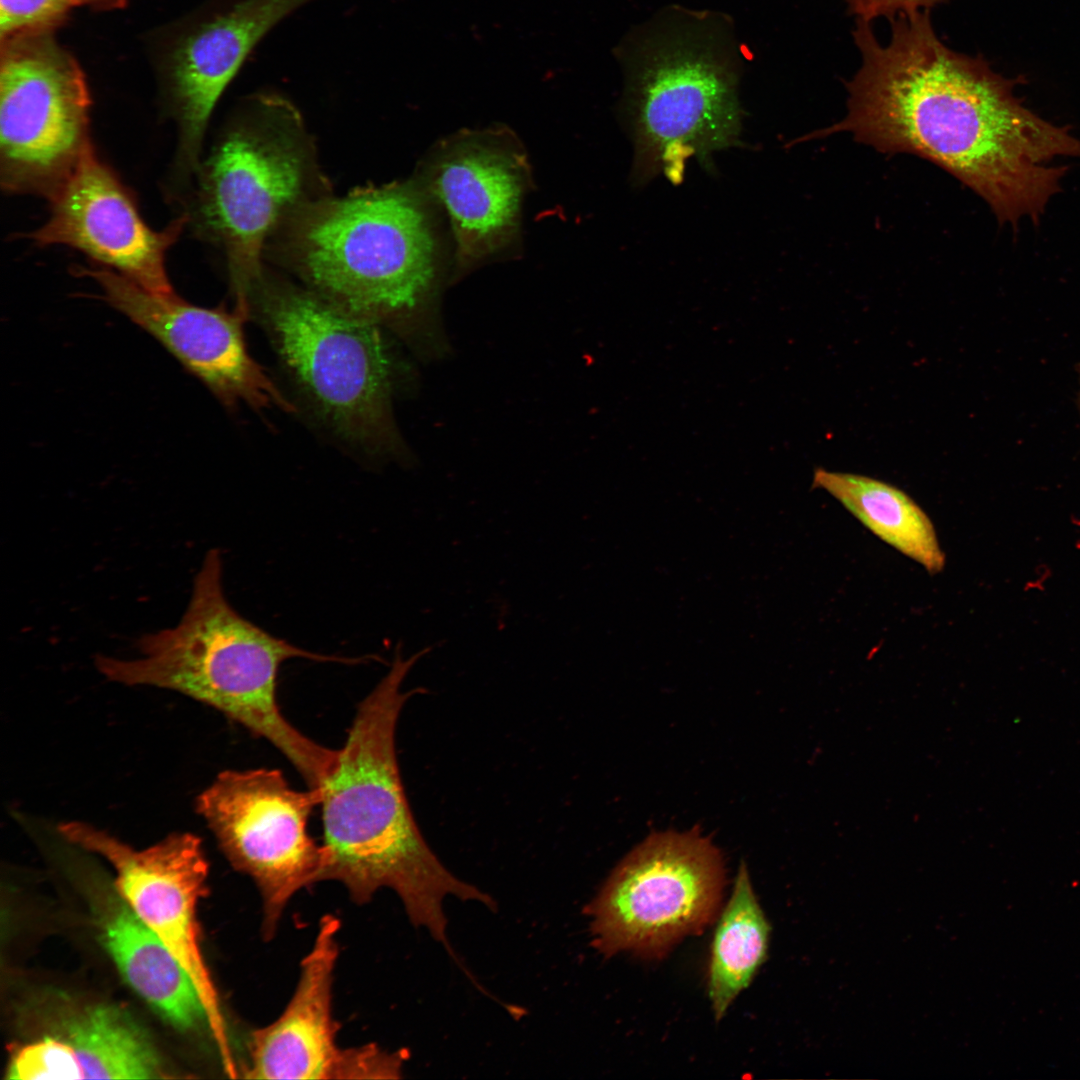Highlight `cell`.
Instances as JSON below:
<instances>
[{
    "instance_id": "cell-1",
    "label": "cell",
    "mask_w": 1080,
    "mask_h": 1080,
    "mask_svg": "<svg viewBox=\"0 0 1080 1080\" xmlns=\"http://www.w3.org/2000/svg\"><path fill=\"white\" fill-rule=\"evenodd\" d=\"M889 20L888 43L856 20L861 66L846 84L847 115L815 136L846 131L882 153L917 155L970 187L999 222L1037 224L1068 170L1053 161L1080 157V139L1022 105L984 60L947 47L929 10Z\"/></svg>"
},
{
    "instance_id": "cell-2",
    "label": "cell",
    "mask_w": 1080,
    "mask_h": 1080,
    "mask_svg": "<svg viewBox=\"0 0 1080 1080\" xmlns=\"http://www.w3.org/2000/svg\"><path fill=\"white\" fill-rule=\"evenodd\" d=\"M430 648L404 659L359 704L345 744L319 788L325 865L322 881L341 883L359 905L382 888L400 898L410 922L425 929L460 964L443 903L453 896L496 910L484 891L454 876L431 850L413 817L397 762L395 733L411 692L402 684Z\"/></svg>"
},
{
    "instance_id": "cell-3",
    "label": "cell",
    "mask_w": 1080,
    "mask_h": 1080,
    "mask_svg": "<svg viewBox=\"0 0 1080 1080\" xmlns=\"http://www.w3.org/2000/svg\"><path fill=\"white\" fill-rule=\"evenodd\" d=\"M137 648L139 656L131 659L98 655L96 668L113 682L174 690L217 709L272 744L312 789L323 784L338 750L314 742L283 716L279 668L293 658L344 664L373 658L304 650L244 618L224 593L218 549L206 553L180 621L144 634Z\"/></svg>"
},
{
    "instance_id": "cell-4",
    "label": "cell",
    "mask_w": 1080,
    "mask_h": 1080,
    "mask_svg": "<svg viewBox=\"0 0 1080 1080\" xmlns=\"http://www.w3.org/2000/svg\"><path fill=\"white\" fill-rule=\"evenodd\" d=\"M444 214L414 181L317 198L280 228L311 290L378 324L414 313L453 260Z\"/></svg>"
},
{
    "instance_id": "cell-5",
    "label": "cell",
    "mask_w": 1080,
    "mask_h": 1080,
    "mask_svg": "<svg viewBox=\"0 0 1080 1080\" xmlns=\"http://www.w3.org/2000/svg\"><path fill=\"white\" fill-rule=\"evenodd\" d=\"M636 37L625 65L622 113L633 142L632 182H681L685 162L713 169L712 154L739 143V65L728 26L679 12Z\"/></svg>"
},
{
    "instance_id": "cell-6",
    "label": "cell",
    "mask_w": 1080,
    "mask_h": 1080,
    "mask_svg": "<svg viewBox=\"0 0 1080 1080\" xmlns=\"http://www.w3.org/2000/svg\"><path fill=\"white\" fill-rule=\"evenodd\" d=\"M315 176L300 115L274 93L249 96L200 162L188 223L223 249L236 302L263 273L266 241L317 199Z\"/></svg>"
},
{
    "instance_id": "cell-7",
    "label": "cell",
    "mask_w": 1080,
    "mask_h": 1080,
    "mask_svg": "<svg viewBox=\"0 0 1080 1080\" xmlns=\"http://www.w3.org/2000/svg\"><path fill=\"white\" fill-rule=\"evenodd\" d=\"M248 300L319 417L367 452L390 449V366L379 324L263 273Z\"/></svg>"
},
{
    "instance_id": "cell-8",
    "label": "cell",
    "mask_w": 1080,
    "mask_h": 1080,
    "mask_svg": "<svg viewBox=\"0 0 1080 1080\" xmlns=\"http://www.w3.org/2000/svg\"><path fill=\"white\" fill-rule=\"evenodd\" d=\"M724 884L722 855L697 826L653 832L618 863L584 908L592 946L605 957H662L715 920Z\"/></svg>"
},
{
    "instance_id": "cell-9",
    "label": "cell",
    "mask_w": 1080,
    "mask_h": 1080,
    "mask_svg": "<svg viewBox=\"0 0 1080 1080\" xmlns=\"http://www.w3.org/2000/svg\"><path fill=\"white\" fill-rule=\"evenodd\" d=\"M90 96L75 59L45 31L2 40L0 184L50 202L93 148Z\"/></svg>"
},
{
    "instance_id": "cell-10",
    "label": "cell",
    "mask_w": 1080,
    "mask_h": 1080,
    "mask_svg": "<svg viewBox=\"0 0 1080 1080\" xmlns=\"http://www.w3.org/2000/svg\"><path fill=\"white\" fill-rule=\"evenodd\" d=\"M319 788L293 789L278 769L226 770L196 800L230 864L250 877L271 939L296 893L322 881L325 852L308 833Z\"/></svg>"
},
{
    "instance_id": "cell-11",
    "label": "cell",
    "mask_w": 1080,
    "mask_h": 1080,
    "mask_svg": "<svg viewBox=\"0 0 1080 1080\" xmlns=\"http://www.w3.org/2000/svg\"><path fill=\"white\" fill-rule=\"evenodd\" d=\"M59 831L112 865L115 890L182 964L196 988L222 1063L233 1066L220 999L200 943L197 906L207 892L209 872L201 839L191 833H173L138 850L82 822L64 823Z\"/></svg>"
},
{
    "instance_id": "cell-12",
    "label": "cell",
    "mask_w": 1080,
    "mask_h": 1080,
    "mask_svg": "<svg viewBox=\"0 0 1080 1080\" xmlns=\"http://www.w3.org/2000/svg\"><path fill=\"white\" fill-rule=\"evenodd\" d=\"M415 182L447 218L457 272L518 245L532 178L526 150L510 129L461 130L441 139Z\"/></svg>"
},
{
    "instance_id": "cell-13",
    "label": "cell",
    "mask_w": 1080,
    "mask_h": 1080,
    "mask_svg": "<svg viewBox=\"0 0 1080 1080\" xmlns=\"http://www.w3.org/2000/svg\"><path fill=\"white\" fill-rule=\"evenodd\" d=\"M340 921L323 916L287 1006L272 1023L252 1032L248 1079H399L407 1054L375 1044L341 1048L332 1014V986L339 955Z\"/></svg>"
},
{
    "instance_id": "cell-14",
    "label": "cell",
    "mask_w": 1080,
    "mask_h": 1080,
    "mask_svg": "<svg viewBox=\"0 0 1080 1080\" xmlns=\"http://www.w3.org/2000/svg\"><path fill=\"white\" fill-rule=\"evenodd\" d=\"M95 280L104 300L157 339L227 407L244 403L256 410L294 407L250 355L243 325L250 306L193 305L175 293H151L99 265L74 271Z\"/></svg>"
},
{
    "instance_id": "cell-15",
    "label": "cell",
    "mask_w": 1080,
    "mask_h": 1080,
    "mask_svg": "<svg viewBox=\"0 0 1080 1080\" xmlns=\"http://www.w3.org/2000/svg\"><path fill=\"white\" fill-rule=\"evenodd\" d=\"M51 204L48 220L24 238L39 247H72L151 293L174 294L165 256L188 224L186 213L161 231L149 228L93 148Z\"/></svg>"
},
{
    "instance_id": "cell-16",
    "label": "cell",
    "mask_w": 1080,
    "mask_h": 1080,
    "mask_svg": "<svg viewBox=\"0 0 1080 1080\" xmlns=\"http://www.w3.org/2000/svg\"><path fill=\"white\" fill-rule=\"evenodd\" d=\"M314 0H220L172 52L167 90L178 129L175 172L194 176L205 130L222 93L256 45Z\"/></svg>"
},
{
    "instance_id": "cell-17",
    "label": "cell",
    "mask_w": 1080,
    "mask_h": 1080,
    "mask_svg": "<svg viewBox=\"0 0 1080 1080\" xmlns=\"http://www.w3.org/2000/svg\"><path fill=\"white\" fill-rule=\"evenodd\" d=\"M60 1032L30 1044V1065L41 1080L164 1077L147 1034L120 1007H87L64 1021Z\"/></svg>"
},
{
    "instance_id": "cell-18",
    "label": "cell",
    "mask_w": 1080,
    "mask_h": 1080,
    "mask_svg": "<svg viewBox=\"0 0 1080 1080\" xmlns=\"http://www.w3.org/2000/svg\"><path fill=\"white\" fill-rule=\"evenodd\" d=\"M97 922L106 950L144 1001L178 1030L190 1031L206 1023L196 988L182 964L117 891L100 904Z\"/></svg>"
},
{
    "instance_id": "cell-19",
    "label": "cell",
    "mask_w": 1080,
    "mask_h": 1080,
    "mask_svg": "<svg viewBox=\"0 0 1080 1080\" xmlns=\"http://www.w3.org/2000/svg\"><path fill=\"white\" fill-rule=\"evenodd\" d=\"M812 488L826 491L875 536L930 574L944 569L945 554L931 519L898 487L865 475L816 468Z\"/></svg>"
},
{
    "instance_id": "cell-20",
    "label": "cell",
    "mask_w": 1080,
    "mask_h": 1080,
    "mask_svg": "<svg viewBox=\"0 0 1080 1080\" xmlns=\"http://www.w3.org/2000/svg\"><path fill=\"white\" fill-rule=\"evenodd\" d=\"M770 931L747 867L741 864L730 899L719 915L711 943L708 995L717 1021L751 984L765 962Z\"/></svg>"
},
{
    "instance_id": "cell-21",
    "label": "cell",
    "mask_w": 1080,
    "mask_h": 1080,
    "mask_svg": "<svg viewBox=\"0 0 1080 1080\" xmlns=\"http://www.w3.org/2000/svg\"><path fill=\"white\" fill-rule=\"evenodd\" d=\"M77 4L76 0H0L1 38L44 31Z\"/></svg>"
},
{
    "instance_id": "cell-22",
    "label": "cell",
    "mask_w": 1080,
    "mask_h": 1080,
    "mask_svg": "<svg viewBox=\"0 0 1080 1080\" xmlns=\"http://www.w3.org/2000/svg\"><path fill=\"white\" fill-rule=\"evenodd\" d=\"M850 14L856 19L871 22L877 17H894L899 13L930 10L949 0H845Z\"/></svg>"
},
{
    "instance_id": "cell-23",
    "label": "cell",
    "mask_w": 1080,
    "mask_h": 1080,
    "mask_svg": "<svg viewBox=\"0 0 1080 1080\" xmlns=\"http://www.w3.org/2000/svg\"><path fill=\"white\" fill-rule=\"evenodd\" d=\"M78 4H90L97 7H116L125 3L127 0H76Z\"/></svg>"
},
{
    "instance_id": "cell-24",
    "label": "cell",
    "mask_w": 1080,
    "mask_h": 1080,
    "mask_svg": "<svg viewBox=\"0 0 1080 1080\" xmlns=\"http://www.w3.org/2000/svg\"><path fill=\"white\" fill-rule=\"evenodd\" d=\"M1079 384H1080V381H1079ZM1077 401H1078V409H1079V413H1080V385H1079V390H1078V399H1077Z\"/></svg>"
}]
</instances>
